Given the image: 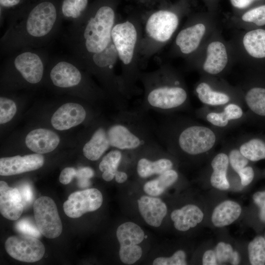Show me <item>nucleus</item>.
Wrapping results in <instances>:
<instances>
[{
    "instance_id": "nucleus-33",
    "label": "nucleus",
    "mask_w": 265,
    "mask_h": 265,
    "mask_svg": "<svg viewBox=\"0 0 265 265\" xmlns=\"http://www.w3.org/2000/svg\"><path fill=\"white\" fill-rule=\"evenodd\" d=\"M249 260L252 265H265V238L256 237L248 245Z\"/></svg>"
},
{
    "instance_id": "nucleus-43",
    "label": "nucleus",
    "mask_w": 265,
    "mask_h": 265,
    "mask_svg": "<svg viewBox=\"0 0 265 265\" xmlns=\"http://www.w3.org/2000/svg\"><path fill=\"white\" fill-rule=\"evenodd\" d=\"M237 174L240 179L241 185L243 186H248L252 182L255 174L253 169L248 166L240 170Z\"/></svg>"
},
{
    "instance_id": "nucleus-41",
    "label": "nucleus",
    "mask_w": 265,
    "mask_h": 265,
    "mask_svg": "<svg viewBox=\"0 0 265 265\" xmlns=\"http://www.w3.org/2000/svg\"><path fill=\"white\" fill-rule=\"evenodd\" d=\"M94 174L93 170L89 167H84L77 170L75 177L78 179L79 187L84 188L90 185L89 179Z\"/></svg>"
},
{
    "instance_id": "nucleus-28",
    "label": "nucleus",
    "mask_w": 265,
    "mask_h": 265,
    "mask_svg": "<svg viewBox=\"0 0 265 265\" xmlns=\"http://www.w3.org/2000/svg\"><path fill=\"white\" fill-rule=\"evenodd\" d=\"M178 177V172L175 170L171 169L159 174L156 179L146 182L144 185L143 190L150 196H159L168 187L174 184Z\"/></svg>"
},
{
    "instance_id": "nucleus-30",
    "label": "nucleus",
    "mask_w": 265,
    "mask_h": 265,
    "mask_svg": "<svg viewBox=\"0 0 265 265\" xmlns=\"http://www.w3.org/2000/svg\"><path fill=\"white\" fill-rule=\"evenodd\" d=\"M88 0H62L60 12L62 20L71 22L80 19L88 9Z\"/></svg>"
},
{
    "instance_id": "nucleus-31",
    "label": "nucleus",
    "mask_w": 265,
    "mask_h": 265,
    "mask_svg": "<svg viewBox=\"0 0 265 265\" xmlns=\"http://www.w3.org/2000/svg\"><path fill=\"white\" fill-rule=\"evenodd\" d=\"M244 101L252 112L265 116V88L255 87L249 89L245 94Z\"/></svg>"
},
{
    "instance_id": "nucleus-47",
    "label": "nucleus",
    "mask_w": 265,
    "mask_h": 265,
    "mask_svg": "<svg viewBox=\"0 0 265 265\" xmlns=\"http://www.w3.org/2000/svg\"><path fill=\"white\" fill-rule=\"evenodd\" d=\"M256 0H230L233 6L237 8H245Z\"/></svg>"
},
{
    "instance_id": "nucleus-49",
    "label": "nucleus",
    "mask_w": 265,
    "mask_h": 265,
    "mask_svg": "<svg viewBox=\"0 0 265 265\" xmlns=\"http://www.w3.org/2000/svg\"><path fill=\"white\" fill-rule=\"evenodd\" d=\"M31 0L36 1V0Z\"/></svg>"
},
{
    "instance_id": "nucleus-12",
    "label": "nucleus",
    "mask_w": 265,
    "mask_h": 265,
    "mask_svg": "<svg viewBox=\"0 0 265 265\" xmlns=\"http://www.w3.org/2000/svg\"><path fill=\"white\" fill-rule=\"evenodd\" d=\"M103 201L101 192L93 188L71 193L63 204L65 213L69 217L76 218L83 214L98 209Z\"/></svg>"
},
{
    "instance_id": "nucleus-2",
    "label": "nucleus",
    "mask_w": 265,
    "mask_h": 265,
    "mask_svg": "<svg viewBox=\"0 0 265 265\" xmlns=\"http://www.w3.org/2000/svg\"><path fill=\"white\" fill-rule=\"evenodd\" d=\"M116 22L114 10L108 4L88 8L71 22L64 37L71 58L84 67L91 58L107 49L113 44L111 33Z\"/></svg>"
},
{
    "instance_id": "nucleus-50",
    "label": "nucleus",
    "mask_w": 265,
    "mask_h": 265,
    "mask_svg": "<svg viewBox=\"0 0 265 265\" xmlns=\"http://www.w3.org/2000/svg\"></svg>"
},
{
    "instance_id": "nucleus-4",
    "label": "nucleus",
    "mask_w": 265,
    "mask_h": 265,
    "mask_svg": "<svg viewBox=\"0 0 265 265\" xmlns=\"http://www.w3.org/2000/svg\"><path fill=\"white\" fill-rule=\"evenodd\" d=\"M144 88L141 109L168 113L188 105V95L180 80L163 69L140 75Z\"/></svg>"
},
{
    "instance_id": "nucleus-11",
    "label": "nucleus",
    "mask_w": 265,
    "mask_h": 265,
    "mask_svg": "<svg viewBox=\"0 0 265 265\" xmlns=\"http://www.w3.org/2000/svg\"><path fill=\"white\" fill-rule=\"evenodd\" d=\"M5 248L13 258L26 263L41 260L45 251L43 244L37 238L25 235L8 238Z\"/></svg>"
},
{
    "instance_id": "nucleus-35",
    "label": "nucleus",
    "mask_w": 265,
    "mask_h": 265,
    "mask_svg": "<svg viewBox=\"0 0 265 265\" xmlns=\"http://www.w3.org/2000/svg\"><path fill=\"white\" fill-rule=\"evenodd\" d=\"M29 3V0H0V25L4 20L23 10Z\"/></svg>"
},
{
    "instance_id": "nucleus-22",
    "label": "nucleus",
    "mask_w": 265,
    "mask_h": 265,
    "mask_svg": "<svg viewBox=\"0 0 265 265\" xmlns=\"http://www.w3.org/2000/svg\"><path fill=\"white\" fill-rule=\"evenodd\" d=\"M243 115L241 106L237 103L232 102L224 106L221 111L209 112L206 115V119L216 127L224 128L231 124L232 121L241 119Z\"/></svg>"
},
{
    "instance_id": "nucleus-40",
    "label": "nucleus",
    "mask_w": 265,
    "mask_h": 265,
    "mask_svg": "<svg viewBox=\"0 0 265 265\" xmlns=\"http://www.w3.org/2000/svg\"><path fill=\"white\" fill-rule=\"evenodd\" d=\"M228 158L229 164L236 173L246 166L249 162V160L242 154L238 148L231 149Z\"/></svg>"
},
{
    "instance_id": "nucleus-27",
    "label": "nucleus",
    "mask_w": 265,
    "mask_h": 265,
    "mask_svg": "<svg viewBox=\"0 0 265 265\" xmlns=\"http://www.w3.org/2000/svg\"><path fill=\"white\" fill-rule=\"evenodd\" d=\"M242 42L245 51L250 56L257 58L265 57V29H257L246 32Z\"/></svg>"
},
{
    "instance_id": "nucleus-38",
    "label": "nucleus",
    "mask_w": 265,
    "mask_h": 265,
    "mask_svg": "<svg viewBox=\"0 0 265 265\" xmlns=\"http://www.w3.org/2000/svg\"><path fill=\"white\" fill-rule=\"evenodd\" d=\"M16 229L22 234L39 238L42 234L38 229L36 224L27 218H23L18 221L15 225Z\"/></svg>"
},
{
    "instance_id": "nucleus-44",
    "label": "nucleus",
    "mask_w": 265,
    "mask_h": 265,
    "mask_svg": "<svg viewBox=\"0 0 265 265\" xmlns=\"http://www.w3.org/2000/svg\"><path fill=\"white\" fill-rule=\"evenodd\" d=\"M18 189L21 194L24 206L25 204H29L32 201L33 191L29 184H23L19 187Z\"/></svg>"
},
{
    "instance_id": "nucleus-17",
    "label": "nucleus",
    "mask_w": 265,
    "mask_h": 265,
    "mask_svg": "<svg viewBox=\"0 0 265 265\" xmlns=\"http://www.w3.org/2000/svg\"><path fill=\"white\" fill-rule=\"evenodd\" d=\"M139 212L149 225L159 227L165 216L167 209L166 204L159 198L142 196L137 201Z\"/></svg>"
},
{
    "instance_id": "nucleus-19",
    "label": "nucleus",
    "mask_w": 265,
    "mask_h": 265,
    "mask_svg": "<svg viewBox=\"0 0 265 265\" xmlns=\"http://www.w3.org/2000/svg\"><path fill=\"white\" fill-rule=\"evenodd\" d=\"M205 32L206 26L202 23L187 26L178 34L175 40L176 44L183 53H191L199 46Z\"/></svg>"
},
{
    "instance_id": "nucleus-8",
    "label": "nucleus",
    "mask_w": 265,
    "mask_h": 265,
    "mask_svg": "<svg viewBox=\"0 0 265 265\" xmlns=\"http://www.w3.org/2000/svg\"><path fill=\"white\" fill-rule=\"evenodd\" d=\"M116 237L120 244L119 258L122 263L132 265L140 259L142 250L138 244L145 238L140 226L132 222L124 223L117 228Z\"/></svg>"
},
{
    "instance_id": "nucleus-26",
    "label": "nucleus",
    "mask_w": 265,
    "mask_h": 265,
    "mask_svg": "<svg viewBox=\"0 0 265 265\" xmlns=\"http://www.w3.org/2000/svg\"><path fill=\"white\" fill-rule=\"evenodd\" d=\"M196 94L200 101L203 104L212 106H224L234 102L227 93L213 89L205 81L199 83L195 88Z\"/></svg>"
},
{
    "instance_id": "nucleus-13",
    "label": "nucleus",
    "mask_w": 265,
    "mask_h": 265,
    "mask_svg": "<svg viewBox=\"0 0 265 265\" xmlns=\"http://www.w3.org/2000/svg\"><path fill=\"white\" fill-rule=\"evenodd\" d=\"M44 163V157L37 153L1 158L0 159V175L11 176L35 170L41 168Z\"/></svg>"
},
{
    "instance_id": "nucleus-24",
    "label": "nucleus",
    "mask_w": 265,
    "mask_h": 265,
    "mask_svg": "<svg viewBox=\"0 0 265 265\" xmlns=\"http://www.w3.org/2000/svg\"><path fill=\"white\" fill-rule=\"evenodd\" d=\"M241 212L239 204L234 201L226 200L214 208L212 215V221L215 227H223L236 221Z\"/></svg>"
},
{
    "instance_id": "nucleus-3",
    "label": "nucleus",
    "mask_w": 265,
    "mask_h": 265,
    "mask_svg": "<svg viewBox=\"0 0 265 265\" xmlns=\"http://www.w3.org/2000/svg\"><path fill=\"white\" fill-rule=\"evenodd\" d=\"M155 132L169 150L190 156L210 151L217 141L211 128L187 121H166L155 128Z\"/></svg>"
},
{
    "instance_id": "nucleus-6",
    "label": "nucleus",
    "mask_w": 265,
    "mask_h": 265,
    "mask_svg": "<svg viewBox=\"0 0 265 265\" xmlns=\"http://www.w3.org/2000/svg\"><path fill=\"white\" fill-rule=\"evenodd\" d=\"M8 55L3 65L7 78L19 79L21 82L31 85L42 81L50 60L44 50L25 49Z\"/></svg>"
},
{
    "instance_id": "nucleus-9",
    "label": "nucleus",
    "mask_w": 265,
    "mask_h": 265,
    "mask_svg": "<svg viewBox=\"0 0 265 265\" xmlns=\"http://www.w3.org/2000/svg\"><path fill=\"white\" fill-rule=\"evenodd\" d=\"M33 212L35 223L41 233L49 238H54L61 234L62 225L54 201L48 196H42L35 201Z\"/></svg>"
},
{
    "instance_id": "nucleus-20",
    "label": "nucleus",
    "mask_w": 265,
    "mask_h": 265,
    "mask_svg": "<svg viewBox=\"0 0 265 265\" xmlns=\"http://www.w3.org/2000/svg\"><path fill=\"white\" fill-rule=\"evenodd\" d=\"M170 217L175 228L178 231L185 232L200 223L203 219L204 213L197 206L188 204L174 210Z\"/></svg>"
},
{
    "instance_id": "nucleus-1",
    "label": "nucleus",
    "mask_w": 265,
    "mask_h": 265,
    "mask_svg": "<svg viewBox=\"0 0 265 265\" xmlns=\"http://www.w3.org/2000/svg\"><path fill=\"white\" fill-rule=\"evenodd\" d=\"M62 20L58 0H38L7 19L0 39L1 53L9 55L25 49H41L58 33Z\"/></svg>"
},
{
    "instance_id": "nucleus-7",
    "label": "nucleus",
    "mask_w": 265,
    "mask_h": 265,
    "mask_svg": "<svg viewBox=\"0 0 265 265\" xmlns=\"http://www.w3.org/2000/svg\"><path fill=\"white\" fill-rule=\"evenodd\" d=\"M48 77L54 87L61 89L84 87L94 95L96 90L82 72L80 66L71 58H55L50 60Z\"/></svg>"
},
{
    "instance_id": "nucleus-15",
    "label": "nucleus",
    "mask_w": 265,
    "mask_h": 265,
    "mask_svg": "<svg viewBox=\"0 0 265 265\" xmlns=\"http://www.w3.org/2000/svg\"><path fill=\"white\" fill-rule=\"evenodd\" d=\"M24 209L21 194L17 188L9 187L0 182V211L6 218L15 220L22 214Z\"/></svg>"
},
{
    "instance_id": "nucleus-25",
    "label": "nucleus",
    "mask_w": 265,
    "mask_h": 265,
    "mask_svg": "<svg viewBox=\"0 0 265 265\" xmlns=\"http://www.w3.org/2000/svg\"><path fill=\"white\" fill-rule=\"evenodd\" d=\"M229 165L228 156L224 153L216 155L211 162L212 172L210 177L212 186L218 189H228L230 184L227 177Z\"/></svg>"
},
{
    "instance_id": "nucleus-34",
    "label": "nucleus",
    "mask_w": 265,
    "mask_h": 265,
    "mask_svg": "<svg viewBox=\"0 0 265 265\" xmlns=\"http://www.w3.org/2000/svg\"><path fill=\"white\" fill-rule=\"evenodd\" d=\"M215 253L217 262L220 264L229 263L231 265H238L240 258L238 253L234 251L229 243L219 242L215 247Z\"/></svg>"
},
{
    "instance_id": "nucleus-5",
    "label": "nucleus",
    "mask_w": 265,
    "mask_h": 265,
    "mask_svg": "<svg viewBox=\"0 0 265 265\" xmlns=\"http://www.w3.org/2000/svg\"><path fill=\"white\" fill-rule=\"evenodd\" d=\"M139 33L135 24L129 20L116 22L111 37L118 57L122 65V75L119 77L124 92L128 98L134 90V83L140 75L135 62Z\"/></svg>"
},
{
    "instance_id": "nucleus-18",
    "label": "nucleus",
    "mask_w": 265,
    "mask_h": 265,
    "mask_svg": "<svg viewBox=\"0 0 265 265\" xmlns=\"http://www.w3.org/2000/svg\"><path fill=\"white\" fill-rule=\"evenodd\" d=\"M228 54L225 45L221 42H211L207 49V55L203 65V70L210 75L220 73L228 63Z\"/></svg>"
},
{
    "instance_id": "nucleus-23",
    "label": "nucleus",
    "mask_w": 265,
    "mask_h": 265,
    "mask_svg": "<svg viewBox=\"0 0 265 265\" xmlns=\"http://www.w3.org/2000/svg\"><path fill=\"white\" fill-rule=\"evenodd\" d=\"M173 166L172 159L167 157L159 156L158 159L153 160L143 156L138 159L136 170L140 178H146L153 175H159L173 169Z\"/></svg>"
},
{
    "instance_id": "nucleus-39",
    "label": "nucleus",
    "mask_w": 265,
    "mask_h": 265,
    "mask_svg": "<svg viewBox=\"0 0 265 265\" xmlns=\"http://www.w3.org/2000/svg\"><path fill=\"white\" fill-rule=\"evenodd\" d=\"M186 255L183 250H178L170 257H158L153 262L154 265H185Z\"/></svg>"
},
{
    "instance_id": "nucleus-14",
    "label": "nucleus",
    "mask_w": 265,
    "mask_h": 265,
    "mask_svg": "<svg viewBox=\"0 0 265 265\" xmlns=\"http://www.w3.org/2000/svg\"><path fill=\"white\" fill-rule=\"evenodd\" d=\"M86 115L85 109L80 104L67 103L60 106L53 114L51 124L57 130H67L82 123Z\"/></svg>"
},
{
    "instance_id": "nucleus-45",
    "label": "nucleus",
    "mask_w": 265,
    "mask_h": 265,
    "mask_svg": "<svg viewBox=\"0 0 265 265\" xmlns=\"http://www.w3.org/2000/svg\"><path fill=\"white\" fill-rule=\"evenodd\" d=\"M77 170L73 167H66L63 169L59 176V181L64 185L70 183L74 177H75Z\"/></svg>"
},
{
    "instance_id": "nucleus-48",
    "label": "nucleus",
    "mask_w": 265,
    "mask_h": 265,
    "mask_svg": "<svg viewBox=\"0 0 265 265\" xmlns=\"http://www.w3.org/2000/svg\"><path fill=\"white\" fill-rule=\"evenodd\" d=\"M128 174L124 171L118 170L115 175V179L117 183L122 184L128 179Z\"/></svg>"
},
{
    "instance_id": "nucleus-10",
    "label": "nucleus",
    "mask_w": 265,
    "mask_h": 265,
    "mask_svg": "<svg viewBox=\"0 0 265 265\" xmlns=\"http://www.w3.org/2000/svg\"><path fill=\"white\" fill-rule=\"evenodd\" d=\"M179 23L178 16L164 10L157 11L148 18L145 25L147 37L157 44H163L170 40Z\"/></svg>"
},
{
    "instance_id": "nucleus-42",
    "label": "nucleus",
    "mask_w": 265,
    "mask_h": 265,
    "mask_svg": "<svg viewBox=\"0 0 265 265\" xmlns=\"http://www.w3.org/2000/svg\"><path fill=\"white\" fill-rule=\"evenodd\" d=\"M253 200L259 208V216L260 220L265 222V191L255 193L253 195Z\"/></svg>"
},
{
    "instance_id": "nucleus-46",
    "label": "nucleus",
    "mask_w": 265,
    "mask_h": 265,
    "mask_svg": "<svg viewBox=\"0 0 265 265\" xmlns=\"http://www.w3.org/2000/svg\"><path fill=\"white\" fill-rule=\"evenodd\" d=\"M218 262L215 252L212 250L206 251L203 254L202 264L204 265H215Z\"/></svg>"
},
{
    "instance_id": "nucleus-32",
    "label": "nucleus",
    "mask_w": 265,
    "mask_h": 265,
    "mask_svg": "<svg viewBox=\"0 0 265 265\" xmlns=\"http://www.w3.org/2000/svg\"><path fill=\"white\" fill-rule=\"evenodd\" d=\"M238 149L249 160L257 161L265 159V142L258 138L242 141Z\"/></svg>"
},
{
    "instance_id": "nucleus-29",
    "label": "nucleus",
    "mask_w": 265,
    "mask_h": 265,
    "mask_svg": "<svg viewBox=\"0 0 265 265\" xmlns=\"http://www.w3.org/2000/svg\"><path fill=\"white\" fill-rule=\"evenodd\" d=\"M122 151L117 149L110 151L100 162L99 168L103 172L102 178L105 181L109 182L115 178L122 159Z\"/></svg>"
},
{
    "instance_id": "nucleus-37",
    "label": "nucleus",
    "mask_w": 265,
    "mask_h": 265,
    "mask_svg": "<svg viewBox=\"0 0 265 265\" xmlns=\"http://www.w3.org/2000/svg\"><path fill=\"white\" fill-rule=\"evenodd\" d=\"M243 21L257 26L265 25V5H262L246 12L241 17Z\"/></svg>"
},
{
    "instance_id": "nucleus-36",
    "label": "nucleus",
    "mask_w": 265,
    "mask_h": 265,
    "mask_svg": "<svg viewBox=\"0 0 265 265\" xmlns=\"http://www.w3.org/2000/svg\"><path fill=\"white\" fill-rule=\"evenodd\" d=\"M17 112L15 102L5 97L0 98V124H3L10 121Z\"/></svg>"
},
{
    "instance_id": "nucleus-21",
    "label": "nucleus",
    "mask_w": 265,
    "mask_h": 265,
    "mask_svg": "<svg viewBox=\"0 0 265 265\" xmlns=\"http://www.w3.org/2000/svg\"><path fill=\"white\" fill-rule=\"evenodd\" d=\"M110 148L107 139L106 126H99L93 131L90 137L84 144L82 152L88 160H98Z\"/></svg>"
},
{
    "instance_id": "nucleus-16",
    "label": "nucleus",
    "mask_w": 265,
    "mask_h": 265,
    "mask_svg": "<svg viewBox=\"0 0 265 265\" xmlns=\"http://www.w3.org/2000/svg\"><path fill=\"white\" fill-rule=\"evenodd\" d=\"M60 138L56 133L43 128L32 130L25 138L27 147L40 154L51 152L58 146Z\"/></svg>"
}]
</instances>
